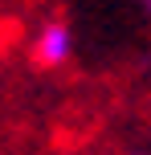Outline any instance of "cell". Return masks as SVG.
Masks as SVG:
<instances>
[{"label": "cell", "instance_id": "obj_1", "mask_svg": "<svg viewBox=\"0 0 151 155\" xmlns=\"http://www.w3.org/2000/svg\"><path fill=\"white\" fill-rule=\"evenodd\" d=\"M37 57L45 65L65 61V57H70V29H65V25H45V33H41V41H37Z\"/></svg>", "mask_w": 151, "mask_h": 155}]
</instances>
